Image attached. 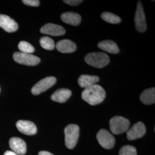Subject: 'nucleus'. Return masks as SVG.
Here are the masks:
<instances>
[{"label":"nucleus","mask_w":155,"mask_h":155,"mask_svg":"<svg viewBox=\"0 0 155 155\" xmlns=\"http://www.w3.org/2000/svg\"><path fill=\"white\" fill-rule=\"evenodd\" d=\"M97 139L102 147L107 150L113 148L115 145V138L107 130L101 129L97 134Z\"/></svg>","instance_id":"nucleus-6"},{"label":"nucleus","mask_w":155,"mask_h":155,"mask_svg":"<svg viewBox=\"0 0 155 155\" xmlns=\"http://www.w3.org/2000/svg\"><path fill=\"white\" fill-rule=\"evenodd\" d=\"M105 97V90L97 84L84 89L82 93V98L90 105L100 104L104 101Z\"/></svg>","instance_id":"nucleus-1"},{"label":"nucleus","mask_w":155,"mask_h":155,"mask_svg":"<svg viewBox=\"0 0 155 155\" xmlns=\"http://www.w3.org/2000/svg\"><path fill=\"white\" fill-rule=\"evenodd\" d=\"M17 129L24 134L32 136L37 133V127L33 122L29 121L20 120L16 122Z\"/></svg>","instance_id":"nucleus-10"},{"label":"nucleus","mask_w":155,"mask_h":155,"mask_svg":"<svg viewBox=\"0 0 155 155\" xmlns=\"http://www.w3.org/2000/svg\"><path fill=\"white\" fill-rule=\"evenodd\" d=\"M100 81V78L97 76L82 75L78 78V84L82 88H87L92 85L95 84Z\"/></svg>","instance_id":"nucleus-17"},{"label":"nucleus","mask_w":155,"mask_h":155,"mask_svg":"<svg viewBox=\"0 0 155 155\" xmlns=\"http://www.w3.org/2000/svg\"><path fill=\"white\" fill-rule=\"evenodd\" d=\"M98 47L101 50H103L110 54H118L120 49L115 42L111 40H105L101 41L98 44Z\"/></svg>","instance_id":"nucleus-18"},{"label":"nucleus","mask_w":155,"mask_h":155,"mask_svg":"<svg viewBox=\"0 0 155 155\" xmlns=\"http://www.w3.org/2000/svg\"><path fill=\"white\" fill-rule=\"evenodd\" d=\"M56 82V79L55 77H48L45 78L33 86L31 89V92L33 95H39L53 86Z\"/></svg>","instance_id":"nucleus-7"},{"label":"nucleus","mask_w":155,"mask_h":155,"mask_svg":"<svg viewBox=\"0 0 155 155\" xmlns=\"http://www.w3.org/2000/svg\"><path fill=\"white\" fill-rule=\"evenodd\" d=\"M71 94V91L69 89H58L51 95V98L53 101L56 102L64 103L70 98Z\"/></svg>","instance_id":"nucleus-15"},{"label":"nucleus","mask_w":155,"mask_h":155,"mask_svg":"<svg viewBox=\"0 0 155 155\" xmlns=\"http://www.w3.org/2000/svg\"><path fill=\"white\" fill-rule=\"evenodd\" d=\"M136 28L139 32H144L147 29V23L143 5L141 1L137 3V9L134 17Z\"/></svg>","instance_id":"nucleus-8"},{"label":"nucleus","mask_w":155,"mask_h":155,"mask_svg":"<svg viewBox=\"0 0 155 155\" xmlns=\"http://www.w3.org/2000/svg\"><path fill=\"white\" fill-rule=\"evenodd\" d=\"M119 155H137V150L132 145H125L120 150Z\"/></svg>","instance_id":"nucleus-23"},{"label":"nucleus","mask_w":155,"mask_h":155,"mask_svg":"<svg viewBox=\"0 0 155 155\" xmlns=\"http://www.w3.org/2000/svg\"><path fill=\"white\" fill-rule=\"evenodd\" d=\"M40 44L43 48L47 50H52L55 48L54 41L48 36H43L40 40Z\"/></svg>","instance_id":"nucleus-21"},{"label":"nucleus","mask_w":155,"mask_h":155,"mask_svg":"<svg viewBox=\"0 0 155 155\" xmlns=\"http://www.w3.org/2000/svg\"><path fill=\"white\" fill-rule=\"evenodd\" d=\"M101 18L106 22L111 24H118L121 21V20L119 17L110 12L102 13L101 14Z\"/></svg>","instance_id":"nucleus-20"},{"label":"nucleus","mask_w":155,"mask_h":155,"mask_svg":"<svg viewBox=\"0 0 155 155\" xmlns=\"http://www.w3.org/2000/svg\"><path fill=\"white\" fill-rule=\"evenodd\" d=\"M0 27L7 32H16L18 25L13 19L4 15H0Z\"/></svg>","instance_id":"nucleus-12"},{"label":"nucleus","mask_w":155,"mask_h":155,"mask_svg":"<svg viewBox=\"0 0 155 155\" xmlns=\"http://www.w3.org/2000/svg\"><path fill=\"white\" fill-rule=\"evenodd\" d=\"M146 132V127L142 122H137L127 132V140H133L144 136Z\"/></svg>","instance_id":"nucleus-9"},{"label":"nucleus","mask_w":155,"mask_h":155,"mask_svg":"<svg viewBox=\"0 0 155 155\" xmlns=\"http://www.w3.org/2000/svg\"><path fill=\"white\" fill-rule=\"evenodd\" d=\"M140 100L145 105H151L155 102V89L154 87L144 90L140 95Z\"/></svg>","instance_id":"nucleus-19"},{"label":"nucleus","mask_w":155,"mask_h":155,"mask_svg":"<svg viewBox=\"0 0 155 155\" xmlns=\"http://www.w3.org/2000/svg\"><path fill=\"white\" fill-rule=\"evenodd\" d=\"M13 59L17 63L29 66H33L38 64L40 59L36 56L32 54H25L21 52H16L13 55Z\"/></svg>","instance_id":"nucleus-5"},{"label":"nucleus","mask_w":155,"mask_h":155,"mask_svg":"<svg viewBox=\"0 0 155 155\" xmlns=\"http://www.w3.org/2000/svg\"><path fill=\"white\" fill-rule=\"evenodd\" d=\"M56 48L61 53H72L77 50V45L72 41L64 39L57 43Z\"/></svg>","instance_id":"nucleus-14"},{"label":"nucleus","mask_w":155,"mask_h":155,"mask_svg":"<svg viewBox=\"0 0 155 155\" xmlns=\"http://www.w3.org/2000/svg\"><path fill=\"white\" fill-rule=\"evenodd\" d=\"M65 145L68 149H73L79 137V127L76 124H70L64 129Z\"/></svg>","instance_id":"nucleus-3"},{"label":"nucleus","mask_w":155,"mask_h":155,"mask_svg":"<svg viewBox=\"0 0 155 155\" xmlns=\"http://www.w3.org/2000/svg\"><path fill=\"white\" fill-rule=\"evenodd\" d=\"M4 155H18L16 154V153H15L14 152L11 151V150H7L6 151Z\"/></svg>","instance_id":"nucleus-27"},{"label":"nucleus","mask_w":155,"mask_h":155,"mask_svg":"<svg viewBox=\"0 0 155 155\" xmlns=\"http://www.w3.org/2000/svg\"><path fill=\"white\" fill-rule=\"evenodd\" d=\"M22 2L28 6H38L40 4V1L38 0H23Z\"/></svg>","instance_id":"nucleus-24"},{"label":"nucleus","mask_w":155,"mask_h":155,"mask_svg":"<svg viewBox=\"0 0 155 155\" xmlns=\"http://www.w3.org/2000/svg\"><path fill=\"white\" fill-rule=\"evenodd\" d=\"M64 3L71 6H77L83 2L82 0H64L63 1Z\"/></svg>","instance_id":"nucleus-25"},{"label":"nucleus","mask_w":155,"mask_h":155,"mask_svg":"<svg viewBox=\"0 0 155 155\" xmlns=\"http://www.w3.org/2000/svg\"><path fill=\"white\" fill-rule=\"evenodd\" d=\"M39 155H54L48 151H40L39 153Z\"/></svg>","instance_id":"nucleus-26"},{"label":"nucleus","mask_w":155,"mask_h":155,"mask_svg":"<svg viewBox=\"0 0 155 155\" xmlns=\"http://www.w3.org/2000/svg\"><path fill=\"white\" fill-rule=\"evenodd\" d=\"M111 132L114 134H120L127 131L130 127L129 120L123 117L115 116L109 122Z\"/></svg>","instance_id":"nucleus-4"},{"label":"nucleus","mask_w":155,"mask_h":155,"mask_svg":"<svg viewBox=\"0 0 155 155\" xmlns=\"http://www.w3.org/2000/svg\"><path fill=\"white\" fill-rule=\"evenodd\" d=\"M40 32L51 36H58L64 35L66 30L61 25L48 23L41 27L40 29Z\"/></svg>","instance_id":"nucleus-11"},{"label":"nucleus","mask_w":155,"mask_h":155,"mask_svg":"<svg viewBox=\"0 0 155 155\" xmlns=\"http://www.w3.org/2000/svg\"><path fill=\"white\" fill-rule=\"evenodd\" d=\"M9 146L12 151L17 155H24L27 152L25 142L19 137H12L10 139Z\"/></svg>","instance_id":"nucleus-13"},{"label":"nucleus","mask_w":155,"mask_h":155,"mask_svg":"<svg viewBox=\"0 0 155 155\" xmlns=\"http://www.w3.org/2000/svg\"><path fill=\"white\" fill-rule=\"evenodd\" d=\"M18 49L21 51V52L25 54H29L33 53L35 51V48L32 45L25 41H21L19 43L18 45Z\"/></svg>","instance_id":"nucleus-22"},{"label":"nucleus","mask_w":155,"mask_h":155,"mask_svg":"<svg viewBox=\"0 0 155 155\" xmlns=\"http://www.w3.org/2000/svg\"><path fill=\"white\" fill-rule=\"evenodd\" d=\"M0 91H1V89H0Z\"/></svg>","instance_id":"nucleus-28"},{"label":"nucleus","mask_w":155,"mask_h":155,"mask_svg":"<svg viewBox=\"0 0 155 155\" xmlns=\"http://www.w3.org/2000/svg\"><path fill=\"white\" fill-rule=\"evenodd\" d=\"M85 61L91 66L102 68L107 66L110 59L109 56L103 52H92L87 54L84 58Z\"/></svg>","instance_id":"nucleus-2"},{"label":"nucleus","mask_w":155,"mask_h":155,"mask_svg":"<svg viewBox=\"0 0 155 155\" xmlns=\"http://www.w3.org/2000/svg\"><path fill=\"white\" fill-rule=\"evenodd\" d=\"M61 17L63 22L74 26H77L81 22V16L75 12H69L63 13Z\"/></svg>","instance_id":"nucleus-16"}]
</instances>
